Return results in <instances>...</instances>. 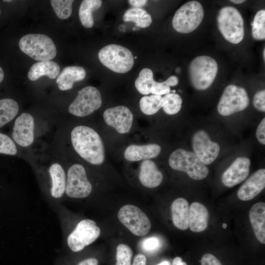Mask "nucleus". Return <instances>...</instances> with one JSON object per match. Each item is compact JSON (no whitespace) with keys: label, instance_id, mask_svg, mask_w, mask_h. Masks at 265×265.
<instances>
[{"label":"nucleus","instance_id":"nucleus-4","mask_svg":"<svg viewBox=\"0 0 265 265\" xmlns=\"http://www.w3.org/2000/svg\"><path fill=\"white\" fill-rule=\"evenodd\" d=\"M170 167L175 170L186 172L195 180L205 179L209 174V169L198 159L194 152L179 148L174 151L168 159Z\"/></svg>","mask_w":265,"mask_h":265},{"label":"nucleus","instance_id":"nucleus-33","mask_svg":"<svg viewBox=\"0 0 265 265\" xmlns=\"http://www.w3.org/2000/svg\"><path fill=\"white\" fill-rule=\"evenodd\" d=\"M51 5L58 18L64 20L68 18L72 12L73 0H51Z\"/></svg>","mask_w":265,"mask_h":265},{"label":"nucleus","instance_id":"nucleus-25","mask_svg":"<svg viewBox=\"0 0 265 265\" xmlns=\"http://www.w3.org/2000/svg\"><path fill=\"white\" fill-rule=\"evenodd\" d=\"M60 73V67L52 60L38 61L33 64L29 69L28 78L35 81L42 76H47L53 80L57 77Z\"/></svg>","mask_w":265,"mask_h":265},{"label":"nucleus","instance_id":"nucleus-23","mask_svg":"<svg viewBox=\"0 0 265 265\" xmlns=\"http://www.w3.org/2000/svg\"><path fill=\"white\" fill-rule=\"evenodd\" d=\"M249 219L254 234L258 240L265 243V203L254 204L249 211Z\"/></svg>","mask_w":265,"mask_h":265},{"label":"nucleus","instance_id":"nucleus-51","mask_svg":"<svg viewBox=\"0 0 265 265\" xmlns=\"http://www.w3.org/2000/svg\"></svg>","mask_w":265,"mask_h":265},{"label":"nucleus","instance_id":"nucleus-22","mask_svg":"<svg viewBox=\"0 0 265 265\" xmlns=\"http://www.w3.org/2000/svg\"><path fill=\"white\" fill-rule=\"evenodd\" d=\"M86 76L85 69L78 66H69L64 68L56 80L58 88L62 91L72 89L76 81L83 80Z\"/></svg>","mask_w":265,"mask_h":265},{"label":"nucleus","instance_id":"nucleus-36","mask_svg":"<svg viewBox=\"0 0 265 265\" xmlns=\"http://www.w3.org/2000/svg\"><path fill=\"white\" fill-rule=\"evenodd\" d=\"M132 252L131 248L124 244H119L116 248L115 265H131Z\"/></svg>","mask_w":265,"mask_h":265},{"label":"nucleus","instance_id":"nucleus-32","mask_svg":"<svg viewBox=\"0 0 265 265\" xmlns=\"http://www.w3.org/2000/svg\"><path fill=\"white\" fill-rule=\"evenodd\" d=\"M251 25L253 38L256 40H264L265 39V10L264 9L257 12Z\"/></svg>","mask_w":265,"mask_h":265},{"label":"nucleus","instance_id":"nucleus-24","mask_svg":"<svg viewBox=\"0 0 265 265\" xmlns=\"http://www.w3.org/2000/svg\"><path fill=\"white\" fill-rule=\"evenodd\" d=\"M189 207L187 201L183 198L175 199L171 205L172 222L174 226L182 230L189 227Z\"/></svg>","mask_w":265,"mask_h":265},{"label":"nucleus","instance_id":"nucleus-17","mask_svg":"<svg viewBox=\"0 0 265 265\" xmlns=\"http://www.w3.org/2000/svg\"><path fill=\"white\" fill-rule=\"evenodd\" d=\"M251 161L246 157H238L223 172L222 183L232 187L243 181L248 176Z\"/></svg>","mask_w":265,"mask_h":265},{"label":"nucleus","instance_id":"nucleus-14","mask_svg":"<svg viewBox=\"0 0 265 265\" xmlns=\"http://www.w3.org/2000/svg\"><path fill=\"white\" fill-rule=\"evenodd\" d=\"M191 144L194 154L205 165L213 162L219 154V145L212 141L204 130H198L193 134Z\"/></svg>","mask_w":265,"mask_h":265},{"label":"nucleus","instance_id":"nucleus-9","mask_svg":"<svg viewBox=\"0 0 265 265\" xmlns=\"http://www.w3.org/2000/svg\"><path fill=\"white\" fill-rule=\"evenodd\" d=\"M65 194L72 198H83L92 190L84 167L80 163H74L67 168Z\"/></svg>","mask_w":265,"mask_h":265},{"label":"nucleus","instance_id":"nucleus-28","mask_svg":"<svg viewBox=\"0 0 265 265\" xmlns=\"http://www.w3.org/2000/svg\"><path fill=\"white\" fill-rule=\"evenodd\" d=\"M123 19L125 22H133L136 26L142 28L149 26L152 22L151 16L140 8H131L124 14Z\"/></svg>","mask_w":265,"mask_h":265},{"label":"nucleus","instance_id":"nucleus-3","mask_svg":"<svg viewBox=\"0 0 265 265\" xmlns=\"http://www.w3.org/2000/svg\"><path fill=\"white\" fill-rule=\"evenodd\" d=\"M218 65L212 57L198 56L194 58L188 66L189 78L193 87L197 90L208 88L217 75Z\"/></svg>","mask_w":265,"mask_h":265},{"label":"nucleus","instance_id":"nucleus-35","mask_svg":"<svg viewBox=\"0 0 265 265\" xmlns=\"http://www.w3.org/2000/svg\"><path fill=\"white\" fill-rule=\"evenodd\" d=\"M0 154L15 156L18 154V147L12 138L0 132Z\"/></svg>","mask_w":265,"mask_h":265},{"label":"nucleus","instance_id":"nucleus-5","mask_svg":"<svg viewBox=\"0 0 265 265\" xmlns=\"http://www.w3.org/2000/svg\"><path fill=\"white\" fill-rule=\"evenodd\" d=\"M98 57L106 68L118 73L129 72L134 64L132 52L127 48L117 44H110L102 48Z\"/></svg>","mask_w":265,"mask_h":265},{"label":"nucleus","instance_id":"nucleus-30","mask_svg":"<svg viewBox=\"0 0 265 265\" xmlns=\"http://www.w3.org/2000/svg\"><path fill=\"white\" fill-rule=\"evenodd\" d=\"M162 96L157 95L145 96L139 101L141 111L145 114L152 115L156 113L161 108Z\"/></svg>","mask_w":265,"mask_h":265},{"label":"nucleus","instance_id":"nucleus-41","mask_svg":"<svg viewBox=\"0 0 265 265\" xmlns=\"http://www.w3.org/2000/svg\"><path fill=\"white\" fill-rule=\"evenodd\" d=\"M146 265V258L142 254H138L136 255L133 260L132 265Z\"/></svg>","mask_w":265,"mask_h":265},{"label":"nucleus","instance_id":"nucleus-13","mask_svg":"<svg viewBox=\"0 0 265 265\" xmlns=\"http://www.w3.org/2000/svg\"><path fill=\"white\" fill-rule=\"evenodd\" d=\"M36 120L28 112H23L15 120L12 137L17 146L22 148H30L36 138Z\"/></svg>","mask_w":265,"mask_h":265},{"label":"nucleus","instance_id":"nucleus-15","mask_svg":"<svg viewBox=\"0 0 265 265\" xmlns=\"http://www.w3.org/2000/svg\"><path fill=\"white\" fill-rule=\"evenodd\" d=\"M106 123L114 128L118 133H128L132 127L133 114L130 109L124 106H118L106 109L103 113Z\"/></svg>","mask_w":265,"mask_h":265},{"label":"nucleus","instance_id":"nucleus-34","mask_svg":"<svg viewBox=\"0 0 265 265\" xmlns=\"http://www.w3.org/2000/svg\"><path fill=\"white\" fill-rule=\"evenodd\" d=\"M178 82V78L176 76H171L163 82L155 81L151 93L160 96L170 93L171 91L170 86H176Z\"/></svg>","mask_w":265,"mask_h":265},{"label":"nucleus","instance_id":"nucleus-47","mask_svg":"<svg viewBox=\"0 0 265 265\" xmlns=\"http://www.w3.org/2000/svg\"><path fill=\"white\" fill-rule=\"evenodd\" d=\"M157 265H170V264L169 262L165 261L162 262L161 263H159V264Z\"/></svg>","mask_w":265,"mask_h":265},{"label":"nucleus","instance_id":"nucleus-49","mask_svg":"<svg viewBox=\"0 0 265 265\" xmlns=\"http://www.w3.org/2000/svg\"><path fill=\"white\" fill-rule=\"evenodd\" d=\"M264 53V59L265 60V49L264 50V53Z\"/></svg>","mask_w":265,"mask_h":265},{"label":"nucleus","instance_id":"nucleus-19","mask_svg":"<svg viewBox=\"0 0 265 265\" xmlns=\"http://www.w3.org/2000/svg\"><path fill=\"white\" fill-rule=\"evenodd\" d=\"M160 152L161 147L157 144H131L125 150L124 157L128 161H138L155 158Z\"/></svg>","mask_w":265,"mask_h":265},{"label":"nucleus","instance_id":"nucleus-48","mask_svg":"<svg viewBox=\"0 0 265 265\" xmlns=\"http://www.w3.org/2000/svg\"><path fill=\"white\" fill-rule=\"evenodd\" d=\"M222 227L223 228L225 229L227 227V224L226 223H223L222 224Z\"/></svg>","mask_w":265,"mask_h":265},{"label":"nucleus","instance_id":"nucleus-40","mask_svg":"<svg viewBox=\"0 0 265 265\" xmlns=\"http://www.w3.org/2000/svg\"><path fill=\"white\" fill-rule=\"evenodd\" d=\"M201 265H222V264L213 255L207 253L202 257Z\"/></svg>","mask_w":265,"mask_h":265},{"label":"nucleus","instance_id":"nucleus-2","mask_svg":"<svg viewBox=\"0 0 265 265\" xmlns=\"http://www.w3.org/2000/svg\"><path fill=\"white\" fill-rule=\"evenodd\" d=\"M19 45L23 53L37 61L51 60L57 53L52 39L43 34H26L20 39Z\"/></svg>","mask_w":265,"mask_h":265},{"label":"nucleus","instance_id":"nucleus-1","mask_svg":"<svg viewBox=\"0 0 265 265\" xmlns=\"http://www.w3.org/2000/svg\"><path fill=\"white\" fill-rule=\"evenodd\" d=\"M69 139L74 151L83 160L93 165H100L104 162V143L94 129L86 125H77L70 131Z\"/></svg>","mask_w":265,"mask_h":265},{"label":"nucleus","instance_id":"nucleus-27","mask_svg":"<svg viewBox=\"0 0 265 265\" xmlns=\"http://www.w3.org/2000/svg\"><path fill=\"white\" fill-rule=\"evenodd\" d=\"M19 109V105L14 100H0V128L13 120L17 115Z\"/></svg>","mask_w":265,"mask_h":265},{"label":"nucleus","instance_id":"nucleus-20","mask_svg":"<svg viewBox=\"0 0 265 265\" xmlns=\"http://www.w3.org/2000/svg\"><path fill=\"white\" fill-rule=\"evenodd\" d=\"M139 179L145 187L154 188L161 183L163 175L153 160L146 159L140 164Z\"/></svg>","mask_w":265,"mask_h":265},{"label":"nucleus","instance_id":"nucleus-11","mask_svg":"<svg viewBox=\"0 0 265 265\" xmlns=\"http://www.w3.org/2000/svg\"><path fill=\"white\" fill-rule=\"evenodd\" d=\"M249 100L245 90L241 87L230 84L224 89L217 105L218 113L229 116L245 109Z\"/></svg>","mask_w":265,"mask_h":265},{"label":"nucleus","instance_id":"nucleus-45","mask_svg":"<svg viewBox=\"0 0 265 265\" xmlns=\"http://www.w3.org/2000/svg\"><path fill=\"white\" fill-rule=\"evenodd\" d=\"M4 75L3 71L2 68H1V67L0 66V83L4 79Z\"/></svg>","mask_w":265,"mask_h":265},{"label":"nucleus","instance_id":"nucleus-46","mask_svg":"<svg viewBox=\"0 0 265 265\" xmlns=\"http://www.w3.org/2000/svg\"><path fill=\"white\" fill-rule=\"evenodd\" d=\"M230 1L233 2V3H237V4H239V3H241L245 1V0H230Z\"/></svg>","mask_w":265,"mask_h":265},{"label":"nucleus","instance_id":"nucleus-37","mask_svg":"<svg viewBox=\"0 0 265 265\" xmlns=\"http://www.w3.org/2000/svg\"><path fill=\"white\" fill-rule=\"evenodd\" d=\"M160 246V239L156 237H151L144 239L141 242L142 249L149 252L157 250Z\"/></svg>","mask_w":265,"mask_h":265},{"label":"nucleus","instance_id":"nucleus-43","mask_svg":"<svg viewBox=\"0 0 265 265\" xmlns=\"http://www.w3.org/2000/svg\"><path fill=\"white\" fill-rule=\"evenodd\" d=\"M129 4L134 7V8H139L144 6L147 2L146 0H130L128 1Z\"/></svg>","mask_w":265,"mask_h":265},{"label":"nucleus","instance_id":"nucleus-38","mask_svg":"<svg viewBox=\"0 0 265 265\" xmlns=\"http://www.w3.org/2000/svg\"><path fill=\"white\" fill-rule=\"evenodd\" d=\"M253 105L258 110L265 111V90H262L256 93L253 98Z\"/></svg>","mask_w":265,"mask_h":265},{"label":"nucleus","instance_id":"nucleus-31","mask_svg":"<svg viewBox=\"0 0 265 265\" xmlns=\"http://www.w3.org/2000/svg\"><path fill=\"white\" fill-rule=\"evenodd\" d=\"M182 99L176 93H170L162 97L161 106L164 112L168 115H174L181 109Z\"/></svg>","mask_w":265,"mask_h":265},{"label":"nucleus","instance_id":"nucleus-21","mask_svg":"<svg viewBox=\"0 0 265 265\" xmlns=\"http://www.w3.org/2000/svg\"><path fill=\"white\" fill-rule=\"evenodd\" d=\"M209 214L207 208L202 204L195 202L189 207V227L193 232L204 231L208 227Z\"/></svg>","mask_w":265,"mask_h":265},{"label":"nucleus","instance_id":"nucleus-50","mask_svg":"<svg viewBox=\"0 0 265 265\" xmlns=\"http://www.w3.org/2000/svg\"><path fill=\"white\" fill-rule=\"evenodd\" d=\"M11 0H3V1H5V2H10Z\"/></svg>","mask_w":265,"mask_h":265},{"label":"nucleus","instance_id":"nucleus-29","mask_svg":"<svg viewBox=\"0 0 265 265\" xmlns=\"http://www.w3.org/2000/svg\"><path fill=\"white\" fill-rule=\"evenodd\" d=\"M155 81L152 71L149 68H144L140 72L134 85L140 94L147 95L151 93Z\"/></svg>","mask_w":265,"mask_h":265},{"label":"nucleus","instance_id":"nucleus-16","mask_svg":"<svg viewBox=\"0 0 265 265\" xmlns=\"http://www.w3.org/2000/svg\"><path fill=\"white\" fill-rule=\"evenodd\" d=\"M47 171L50 194L53 199H60L65 193L66 171L62 163L57 160H53L49 163Z\"/></svg>","mask_w":265,"mask_h":265},{"label":"nucleus","instance_id":"nucleus-39","mask_svg":"<svg viewBox=\"0 0 265 265\" xmlns=\"http://www.w3.org/2000/svg\"><path fill=\"white\" fill-rule=\"evenodd\" d=\"M258 141L262 144H265V118H264L258 125L256 132Z\"/></svg>","mask_w":265,"mask_h":265},{"label":"nucleus","instance_id":"nucleus-6","mask_svg":"<svg viewBox=\"0 0 265 265\" xmlns=\"http://www.w3.org/2000/svg\"><path fill=\"white\" fill-rule=\"evenodd\" d=\"M218 28L225 39L233 44L240 42L244 37V22L239 12L235 7L221 8L217 16Z\"/></svg>","mask_w":265,"mask_h":265},{"label":"nucleus","instance_id":"nucleus-26","mask_svg":"<svg viewBox=\"0 0 265 265\" xmlns=\"http://www.w3.org/2000/svg\"><path fill=\"white\" fill-rule=\"evenodd\" d=\"M102 4L100 0H84L80 6L79 16L82 25L86 28H90L94 25L93 13L98 9Z\"/></svg>","mask_w":265,"mask_h":265},{"label":"nucleus","instance_id":"nucleus-42","mask_svg":"<svg viewBox=\"0 0 265 265\" xmlns=\"http://www.w3.org/2000/svg\"><path fill=\"white\" fill-rule=\"evenodd\" d=\"M98 261L95 258H89L80 261L78 265H98Z\"/></svg>","mask_w":265,"mask_h":265},{"label":"nucleus","instance_id":"nucleus-12","mask_svg":"<svg viewBox=\"0 0 265 265\" xmlns=\"http://www.w3.org/2000/svg\"><path fill=\"white\" fill-rule=\"evenodd\" d=\"M118 218L128 229L137 236L146 235L151 227L147 216L139 208L132 205L122 207L118 212Z\"/></svg>","mask_w":265,"mask_h":265},{"label":"nucleus","instance_id":"nucleus-44","mask_svg":"<svg viewBox=\"0 0 265 265\" xmlns=\"http://www.w3.org/2000/svg\"><path fill=\"white\" fill-rule=\"evenodd\" d=\"M173 265H187V264L182 261L181 257H177L173 260Z\"/></svg>","mask_w":265,"mask_h":265},{"label":"nucleus","instance_id":"nucleus-7","mask_svg":"<svg viewBox=\"0 0 265 265\" xmlns=\"http://www.w3.org/2000/svg\"><path fill=\"white\" fill-rule=\"evenodd\" d=\"M204 15L203 7L199 2L188 1L175 12L172 22L173 27L180 33L191 32L201 23Z\"/></svg>","mask_w":265,"mask_h":265},{"label":"nucleus","instance_id":"nucleus-18","mask_svg":"<svg viewBox=\"0 0 265 265\" xmlns=\"http://www.w3.org/2000/svg\"><path fill=\"white\" fill-rule=\"evenodd\" d=\"M265 187V169L262 168L254 172L241 186L238 191V198L242 201L252 199Z\"/></svg>","mask_w":265,"mask_h":265},{"label":"nucleus","instance_id":"nucleus-8","mask_svg":"<svg viewBox=\"0 0 265 265\" xmlns=\"http://www.w3.org/2000/svg\"><path fill=\"white\" fill-rule=\"evenodd\" d=\"M102 100L99 90L92 86H86L78 92L75 100L69 105L70 114L78 117L88 116L102 106Z\"/></svg>","mask_w":265,"mask_h":265},{"label":"nucleus","instance_id":"nucleus-10","mask_svg":"<svg viewBox=\"0 0 265 265\" xmlns=\"http://www.w3.org/2000/svg\"><path fill=\"white\" fill-rule=\"evenodd\" d=\"M100 234V229L95 221L88 219H83L68 235L67 243L72 251L79 252L94 242Z\"/></svg>","mask_w":265,"mask_h":265}]
</instances>
